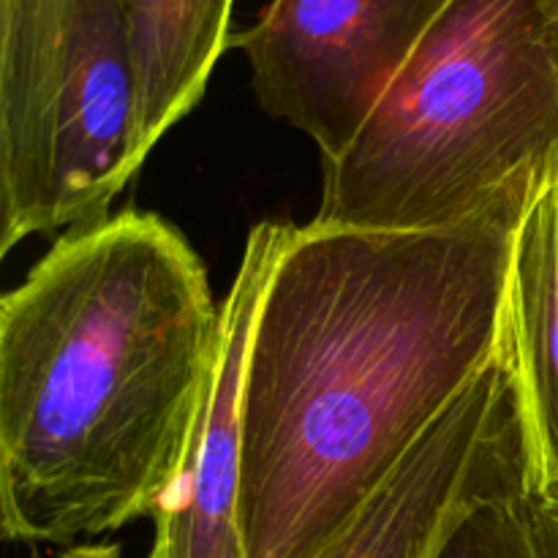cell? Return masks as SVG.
<instances>
[{
	"instance_id": "cell-1",
	"label": "cell",
	"mask_w": 558,
	"mask_h": 558,
	"mask_svg": "<svg viewBox=\"0 0 558 558\" xmlns=\"http://www.w3.org/2000/svg\"><path fill=\"white\" fill-rule=\"evenodd\" d=\"M526 210L430 232L292 229L245 363V558L319 556L488 368Z\"/></svg>"
},
{
	"instance_id": "cell-2",
	"label": "cell",
	"mask_w": 558,
	"mask_h": 558,
	"mask_svg": "<svg viewBox=\"0 0 558 558\" xmlns=\"http://www.w3.org/2000/svg\"><path fill=\"white\" fill-rule=\"evenodd\" d=\"M221 352L183 234L123 210L60 238L0 300V529L76 545L156 512Z\"/></svg>"
},
{
	"instance_id": "cell-3",
	"label": "cell",
	"mask_w": 558,
	"mask_h": 558,
	"mask_svg": "<svg viewBox=\"0 0 558 558\" xmlns=\"http://www.w3.org/2000/svg\"><path fill=\"white\" fill-rule=\"evenodd\" d=\"M316 227L430 232L558 178V0H450L352 145Z\"/></svg>"
},
{
	"instance_id": "cell-4",
	"label": "cell",
	"mask_w": 558,
	"mask_h": 558,
	"mask_svg": "<svg viewBox=\"0 0 558 558\" xmlns=\"http://www.w3.org/2000/svg\"><path fill=\"white\" fill-rule=\"evenodd\" d=\"M142 161L120 0H0V254L107 218Z\"/></svg>"
},
{
	"instance_id": "cell-5",
	"label": "cell",
	"mask_w": 558,
	"mask_h": 558,
	"mask_svg": "<svg viewBox=\"0 0 558 558\" xmlns=\"http://www.w3.org/2000/svg\"><path fill=\"white\" fill-rule=\"evenodd\" d=\"M450 0H270L232 36L259 107L316 142L347 150Z\"/></svg>"
},
{
	"instance_id": "cell-6",
	"label": "cell",
	"mask_w": 558,
	"mask_h": 558,
	"mask_svg": "<svg viewBox=\"0 0 558 558\" xmlns=\"http://www.w3.org/2000/svg\"><path fill=\"white\" fill-rule=\"evenodd\" d=\"M529 485H537L532 436L501 341L488 368L316 558H434L463 507Z\"/></svg>"
},
{
	"instance_id": "cell-7",
	"label": "cell",
	"mask_w": 558,
	"mask_h": 558,
	"mask_svg": "<svg viewBox=\"0 0 558 558\" xmlns=\"http://www.w3.org/2000/svg\"><path fill=\"white\" fill-rule=\"evenodd\" d=\"M292 229L265 221L248 232L240 270L221 303L216 371L183 466L153 512L156 539L147 558H245L240 534L245 363L256 311Z\"/></svg>"
},
{
	"instance_id": "cell-8",
	"label": "cell",
	"mask_w": 558,
	"mask_h": 558,
	"mask_svg": "<svg viewBox=\"0 0 558 558\" xmlns=\"http://www.w3.org/2000/svg\"><path fill=\"white\" fill-rule=\"evenodd\" d=\"M501 341L521 387L537 485H545L558 480V178L518 223Z\"/></svg>"
},
{
	"instance_id": "cell-9",
	"label": "cell",
	"mask_w": 558,
	"mask_h": 558,
	"mask_svg": "<svg viewBox=\"0 0 558 558\" xmlns=\"http://www.w3.org/2000/svg\"><path fill=\"white\" fill-rule=\"evenodd\" d=\"M140 80V142L153 150L205 96L232 44L234 0H120Z\"/></svg>"
},
{
	"instance_id": "cell-10",
	"label": "cell",
	"mask_w": 558,
	"mask_h": 558,
	"mask_svg": "<svg viewBox=\"0 0 558 558\" xmlns=\"http://www.w3.org/2000/svg\"><path fill=\"white\" fill-rule=\"evenodd\" d=\"M532 490H501L463 507L434 558H548L532 518Z\"/></svg>"
},
{
	"instance_id": "cell-11",
	"label": "cell",
	"mask_w": 558,
	"mask_h": 558,
	"mask_svg": "<svg viewBox=\"0 0 558 558\" xmlns=\"http://www.w3.org/2000/svg\"><path fill=\"white\" fill-rule=\"evenodd\" d=\"M532 518L548 558H558V480L534 485Z\"/></svg>"
},
{
	"instance_id": "cell-12",
	"label": "cell",
	"mask_w": 558,
	"mask_h": 558,
	"mask_svg": "<svg viewBox=\"0 0 558 558\" xmlns=\"http://www.w3.org/2000/svg\"><path fill=\"white\" fill-rule=\"evenodd\" d=\"M41 558V556H36ZM47 558H123L118 545H93V543H80V545H69L60 554L47 556Z\"/></svg>"
}]
</instances>
